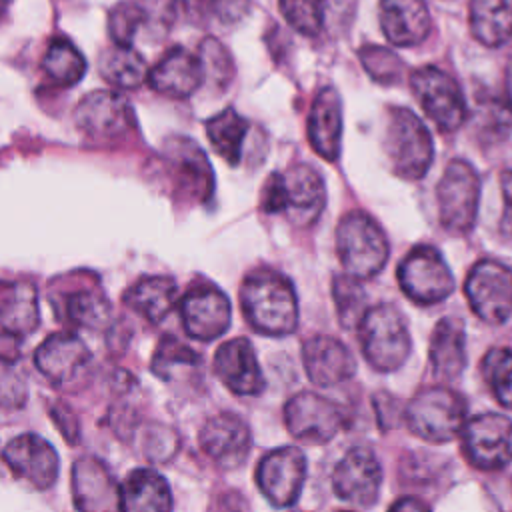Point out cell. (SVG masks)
I'll return each mask as SVG.
<instances>
[{"mask_svg": "<svg viewBox=\"0 0 512 512\" xmlns=\"http://www.w3.org/2000/svg\"><path fill=\"white\" fill-rule=\"evenodd\" d=\"M120 512H172L168 482L152 468L132 470L120 484Z\"/></svg>", "mask_w": 512, "mask_h": 512, "instance_id": "obj_26", "label": "cell"}, {"mask_svg": "<svg viewBox=\"0 0 512 512\" xmlns=\"http://www.w3.org/2000/svg\"><path fill=\"white\" fill-rule=\"evenodd\" d=\"M360 62L380 84H392L402 74V60L384 46H364L360 50Z\"/></svg>", "mask_w": 512, "mask_h": 512, "instance_id": "obj_39", "label": "cell"}, {"mask_svg": "<svg viewBox=\"0 0 512 512\" xmlns=\"http://www.w3.org/2000/svg\"><path fill=\"white\" fill-rule=\"evenodd\" d=\"M362 354L380 372L398 370L410 354V332L406 318L392 304L368 308L358 324Z\"/></svg>", "mask_w": 512, "mask_h": 512, "instance_id": "obj_5", "label": "cell"}, {"mask_svg": "<svg viewBox=\"0 0 512 512\" xmlns=\"http://www.w3.org/2000/svg\"><path fill=\"white\" fill-rule=\"evenodd\" d=\"M246 132L248 122L234 108H224L206 122V134L212 148L232 166L240 160Z\"/></svg>", "mask_w": 512, "mask_h": 512, "instance_id": "obj_32", "label": "cell"}, {"mask_svg": "<svg viewBox=\"0 0 512 512\" xmlns=\"http://www.w3.org/2000/svg\"><path fill=\"white\" fill-rule=\"evenodd\" d=\"M464 292L472 312L488 322L502 324L512 316V270L498 260H480L470 270Z\"/></svg>", "mask_w": 512, "mask_h": 512, "instance_id": "obj_10", "label": "cell"}, {"mask_svg": "<svg viewBox=\"0 0 512 512\" xmlns=\"http://www.w3.org/2000/svg\"><path fill=\"white\" fill-rule=\"evenodd\" d=\"M20 358V338L2 332L0 334V360L16 362Z\"/></svg>", "mask_w": 512, "mask_h": 512, "instance_id": "obj_44", "label": "cell"}, {"mask_svg": "<svg viewBox=\"0 0 512 512\" xmlns=\"http://www.w3.org/2000/svg\"><path fill=\"white\" fill-rule=\"evenodd\" d=\"M482 376L498 404L512 408V350L492 348L482 360Z\"/></svg>", "mask_w": 512, "mask_h": 512, "instance_id": "obj_36", "label": "cell"}, {"mask_svg": "<svg viewBox=\"0 0 512 512\" xmlns=\"http://www.w3.org/2000/svg\"><path fill=\"white\" fill-rule=\"evenodd\" d=\"M472 36L488 46L498 48L512 40V0H470Z\"/></svg>", "mask_w": 512, "mask_h": 512, "instance_id": "obj_30", "label": "cell"}, {"mask_svg": "<svg viewBox=\"0 0 512 512\" xmlns=\"http://www.w3.org/2000/svg\"><path fill=\"white\" fill-rule=\"evenodd\" d=\"M302 362L308 378L318 386H336L356 372V360L350 350L332 336H312L304 342Z\"/></svg>", "mask_w": 512, "mask_h": 512, "instance_id": "obj_22", "label": "cell"}, {"mask_svg": "<svg viewBox=\"0 0 512 512\" xmlns=\"http://www.w3.org/2000/svg\"><path fill=\"white\" fill-rule=\"evenodd\" d=\"M504 92H506V104L512 110V58L506 64V72H504Z\"/></svg>", "mask_w": 512, "mask_h": 512, "instance_id": "obj_46", "label": "cell"}, {"mask_svg": "<svg viewBox=\"0 0 512 512\" xmlns=\"http://www.w3.org/2000/svg\"><path fill=\"white\" fill-rule=\"evenodd\" d=\"M306 478V458L294 446L270 450L256 468V482L262 494L278 508L298 500Z\"/></svg>", "mask_w": 512, "mask_h": 512, "instance_id": "obj_13", "label": "cell"}, {"mask_svg": "<svg viewBox=\"0 0 512 512\" xmlns=\"http://www.w3.org/2000/svg\"><path fill=\"white\" fill-rule=\"evenodd\" d=\"M336 252L344 274L356 280L376 276L388 260V240L366 212L346 214L336 230Z\"/></svg>", "mask_w": 512, "mask_h": 512, "instance_id": "obj_4", "label": "cell"}, {"mask_svg": "<svg viewBox=\"0 0 512 512\" xmlns=\"http://www.w3.org/2000/svg\"><path fill=\"white\" fill-rule=\"evenodd\" d=\"M430 366L442 380H454L466 366V332L460 318H442L430 336Z\"/></svg>", "mask_w": 512, "mask_h": 512, "instance_id": "obj_27", "label": "cell"}, {"mask_svg": "<svg viewBox=\"0 0 512 512\" xmlns=\"http://www.w3.org/2000/svg\"><path fill=\"white\" fill-rule=\"evenodd\" d=\"M284 20L302 36H318L324 24V0H278Z\"/></svg>", "mask_w": 512, "mask_h": 512, "instance_id": "obj_38", "label": "cell"}, {"mask_svg": "<svg viewBox=\"0 0 512 512\" xmlns=\"http://www.w3.org/2000/svg\"><path fill=\"white\" fill-rule=\"evenodd\" d=\"M284 422L292 436L306 442L324 444L342 428L344 412L338 404L320 394L300 392L286 402Z\"/></svg>", "mask_w": 512, "mask_h": 512, "instance_id": "obj_12", "label": "cell"}, {"mask_svg": "<svg viewBox=\"0 0 512 512\" xmlns=\"http://www.w3.org/2000/svg\"><path fill=\"white\" fill-rule=\"evenodd\" d=\"M438 218L448 234H466L474 228L478 202H480V178L474 166L462 158H454L446 164L436 188Z\"/></svg>", "mask_w": 512, "mask_h": 512, "instance_id": "obj_7", "label": "cell"}, {"mask_svg": "<svg viewBox=\"0 0 512 512\" xmlns=\"http://www.w3.org/2000/svg\"><path fill=\"white\" fill-rule=\"evenodd\" d=\"M384 148L394 174L404 180H420L434 158V144L428 128L404 106L388 108Z\"/></svg>", "mask_w": 512, "mask_h": 512, "instance_id": "obj_3", "label": "cell"}, {"mask_svg": "<svg viewBox=\"0 0 512 512\" xmlns=\"http://www.w3.org/2000/svg\"><path fill=\"white\" fill-rule=\"evenodd\" d=\"M404 420L418 438L432 444L448 442L466 422V402L448 386H428L408 402Z\"/></svg>", "mask_w": 512, "mask_h": 512, "instance_id": "obj_6", "label": "cell"}, {"mask_svg": "<svg viewBox=\"0 0 512 512\" xmlns=\"http://www.w3.org/2000/svg\"><path fill=\"white\" fill-rule=\"evenodd\" d=\"M382 468L368 448H352L332 472V488L338 498L370 506L378 498Z\"/></svg>", "mask_w": 512, "mask_h": 512, "instance_id": "obj_18", "label": "cell"}, {"mask_svg": "<svg viewBox=\"0 0 512 512\" xmlns=\"http://www.w3.org/2000/svg\"><path fill=\"white\" fill-rule=\"evenodd\" d=\"M90 350L82 338L72 332L50 334L34 352L38 372L58 388L70 386L80 380L90 364Z\"/></svg>", "mask_w": 512, "mask_h": 512, "instance_id": "obj_15", "label": "cell"}, {"mask_svg": "<svg viewBox=\"0 0 512 512\" xmlns=\"http://www.w3.org/2000/svg\"><path fill=\"white\" fill-rule=\"evenodd\" d=\"M178 300V286L168 276H146L128 288L124 304L150 324L162 322Z\"/></svg>", "mask_w": 512, "mask_h": 512, "instance_id": "obj_28", "label": "cell"}, {"mask_svg": "<svg viewBox=\"0 0 512 512\" xmlns=\"http://www.w3.org/2000/svg\"><path fill=\"white\" fill-rule=\"evenodd\" d=\"M66 316L80 328L104 330L112 322V304L92 290L74 292L66 298Z\"/></svg>", "mask_w": 512, "mask_h": 512, "instance_id": "obj_35", "label": "cell"}, {"mask_svg": "<svg viewBox=\"0 0 512 512\" xmlns=\"http://www.w3.org/2000/svg\"><path fill=\"white\" fill-rule=\"evenodd\" d=\"M50 414H52L54 424H56L58 430L62 432V436H64L70 444H76V442H78V436H80V426H78V418H76V414L70 410V406H66V404H62V402H56V404H52Z\"/></svg>", "mask_w": 512, "mask_h": 512, "instance_id": "obj_42", "label": "cell"}, {"mask_svg": "<svg viewBox=\"0 0 512 512\" xmlns=\"http://www.w3.org/2000/svg\"><path fill=\"white\" fill-rule=\"evenodd\" d=\"M204 454L222 468H238L250 452V430L246 422L230 412L208 418L198 434Z\"/></svg>", "mask_w": 512, "mask_h": 512, "instance_id": "obj_19", "label": "cell"}, {"mask_svg": "<svg viewBox=\"0 0 512 512\" xmlns=\"http://www.w3.org/2000/svg\"><path fill=\"white\" fill-rule=\"evenodd\" d=\"M2 460L18 480H24L38 490L52 486L60 472L56 450L38 434H20L12 438L2 450Z\"/></svg>", "mask_w": 512, "mask_h": 512, "instance_id": "obj_16", "label": "cell"}, {"mask_svg": "<svg viewBox=\"0 0 512 512\" xmlns=\"http://www.w3.org/2000/svg\"><path fill=\"white\" fill-rule=\"evenodd\" d=\"M410 86L428 120L442 132L458 130L468 116L466 98L458 82L436 66H422L410 76Z\"/></svg>", "mask_w": 512, "mask_h": 512, "instance_id": "obj_8", "label": "cell"}, {"mask_svg": "<svg viewBox=\"0 0 512 512\" xmlns=\"http://www.w3.org/2000/svg\"><path fill=\"white\" fill-rule=\"evenodd\" d=\"M332 292H334V302H336L340 324L346 326V328L358 326L362 316L368 310L366 308V294L360 286V280H356L348 274L336 276L334 284H332Z\"/></svg>", "mask_w": 512, "mask_h": 512, "instance_id": "obj_37", "label": "cell"}, {"mask_svg": "<svg viewBox=\"0 0 512 512\" xmlns=\"http://www.w3.org/2000/svg\"><path fill=\"white\" fill-rule=\"evenodd\" d=\"M202 82V60L186 48L168 50L162 60L148 72V84L152 90L168 98H188L200 88Z\"/></svg>", "mask_w": 512, "mask_h": 512, "instance_id": "obj_23", "label": "cell"}, {"mask_svg": "<svg viewBox=\"0 0 512 512\" xmlns=\"http://www.w3.org/2000/svg\"><path fill=\"white\" fill-rule=\"evenodd\" d=\"M40 324L36 288L28 282L12 284L0 298V328L6 334L24 338Z\"/></svg>", "mask_w": 512, "mask_h": 512, "instance_id": "obj_29", "label": "cell"}, {"mask_svg": "<svg viewBox=\"0 0 512 512\" xmlns=\"http://www.w3.org/2000/svg\"><path fill=\"white\" fill-rule=\"evenodd\" d=\"M214 372L220 382L238 396H254L264 388L256 352L246 338H232L216 350Z\"/></svg>", "mask_w": 512, "mask_h": 512, "instance_id": "obj_21", "label": "cell"}, {"mask_svg": "<svg viewBox=\"0 0 512 512\" xmlns=\"http://www.w3.org/2000/svg\"><path fill=\"white\" fill-rule=\"evenodd\" d=\"M152 372L162 380H180L182 376L194 374L202 360L200 356L174 336H164L152 356Z\"/></svg>", "mask_w": 512, "mask_h": 512, "instance_id": "obj_34", "label": "cell"}, {"mask_svg": "<svg viewBox=\"0 0 512 512\" xmlns=\"http://www.w3.org/2000/svg\"><path fill=\"white\" fill-rule=\"evenodd\" d=\"M500 188L504 196V212L500 218V232L512 238V170L500 174Z\"/></svg>", "mask_w": 512, "mask_h": 512, "instance_id": "obj_43", "label": "cell"}, {"mask_svg": "<svg viewBox=\"0 0 512 512\" xmlns=\"http://www.w3.org/2000/svg\"><path fill=\"white\" fill-rule=\"evenodd\" d=\"M42 70L50 84L70 88L82 80L86 60L70 40H52L42 58Z\"/></svg>", "mask_w": 512, "mask_h": 512, "instance_id": "obj_33", "label": "cell"}, {"mask_svg": "<svg viewBox=\"0 0 512 512\" xmlns=\"http://www.w3.org/2000/svg\"><path fill=\"white\" fill-rule=\"evenodd\" d=\"M430 12L424 0H380V26L394 46H416L430 34Z\"/></svg>", "mask_w": 512, "mask_h": 512, "instance_id": "obj_25", "label": "cell"}, {"mask_svg": "<svg viewBox=\"0 0 512 512\" xmlns=\"http://www.w3.org/2000/svg\"><path fill=\"white\" fill-rule=\"evenodd\" d=\"M100 76L114 88L134 90L148 80L144 58L132 46L114 44L106 48L98 62Z\"/></svg>", "mask_w": 512, "mask_h": 512, "instance_id": "obj_31", "label": "cell"}, {"mask_svg": "<svg viewBox=\"0 0 512 512\" xmlns=\"http://www.w3.org/2000/svg\"><path fill=\"white\" fill-rule=\"evenodd\" d=\"M72 498L78 512H120V486L94 456H84L72 466Z\"/></svg>", "mask_w": 512, "mask_h": 512, "instance_id": "obj_20", "label": "cell"}, {"mask_svg": "<svg viewBox=\"0 0 512 512\" xmlns=\"http://www.w3.org/2000/svg\"><path fill=\"white\" fill-rule=\"evenodd\" d=\"M142 446H144V454L150 460H168L176 450L172 430H166L164 426H158V424L146 428Z\"/></svg>", "mask_w": 512, "mask_h": 512, "instance_id": "obj_41", "label": "cell"}, {"mask_svg": "<svg viewBox=\"0 0 512 512\" xmlns=\"http://www.w3.org/2000/svg\"><path fill=\"white\" fill-rule=\"evenodd\" d=\"M144 22V10L136 2H120L112 8L108 30L114 44L130 46L136 30Z\"/></svg>", "mask_w": 512, "mask_h": 512, "instance_id": "obj_40", "label": "cell"}, {"mask_svg": "<svg viewBox=\"0 0 512 512\" xmlns=\"http://www.w3.org/2000/svg\"><path fill=\"white\" fill-rule=\"evenodd\" d=\"M342 100L336 88H322L310 108L308 140L324 160H336L342 146Z\"/></svg>", "mask_w": 512, "mask_h": 512, "instance_id": "obj_24", "label": "cell"}, {"mask_svg": "<svg viewBox=\"0 0 512 512\" xmlns=\"http://www.w3.org/2000/svg\"><path fill=\"white\" fill-rule=\"evenodd\" d=\"M178 308L186 334L196 340H214L222 336L230 326V300L216 286L200 284L190 288L182 296Z\"/></svg>", "mask_w": 512, "mask_h": 512, "instance_id": "obj_14", "label": "cell"}, {"mask_svg": "<svg viewBox=\"0 0 512 512\" xmlns=\"http://www.w3.org/2000/svg\"><path fill=\"white\" fill-rule=\"evenodd\" d=\"M398 284L416 304H436L454 292V276L432 246H416L406 254L398 266Z\"/></svg>", "mask_w": 512, "mask_h": 512, "instance_id": "obj_9", "label": "cell"}, {"mask_svg": "<svg viewBox=\"0 0 512 512\" xmlns=\"http://www.w3.org/2000/svg\"><path fill=\"white\" fill-rule=\"evenodd\" d=\"M240 304L248 324L268 336H286L298 324V300L292 282L276 270L258 268L240 288Z\"/></svg>", "mask_w": 512, "mask_h": 512, "instance_id": "obj_1", "label": "cell"}, {"mask_svg": "<svg viewBox=\"0 0 512 512\" xmlns=\"http://www.w3.org/2000/svg\"><path fill=\"white\" fill-rule=\"evenodd\" d=\"M74 122L86 136L110 140L128 132L132 126V108L118 92L94 90L78 102Z\"/></svg>", "mask_w": 512, "mask_h": 512, "instance_id": "obj_17", "label": "cell"}, {"mask_svg": "<svg viewBox=\"0 0 512 512\" xmlns=\"http://www.w3.org/2000/svg\"><path fill=\"white\" fill-rule=\"evenodd\" d=\"M260 200L266 214H284L296 226H310L326 206V186L314 168L300 164L270 174Z\"/></svg>", "mask_w": 512, "mask_h": 512, "instance_id": "obj_2", "label": "cell"}, {"mask_svg": "<svg viewBox=\"0 0 512 512\" xmlns=\"http://www.w3.org/2000/svg\"><path fill=\"white\" fill-rule=\"evenodd\" d=\"M6 2H8V0H0V16H2V12H4V8H6Z\"/></svg>", "mask_w": 512, "mask_h": 512, "instance_id": "obj_47", "label": "cell"}, {"mask_svg": "<svg viewBox=\"0 0 512 512\" xmlns=\"http://www.w3.org/2000/svg\"><path fill=\"white\" fill-rule=\"evenodd\" d=\"M462 448L466 458L482 470H496L512 460V420L488 412L478 414L462 426Z\"/></svg>", "mask_w": 512, "mask_h": 512, "instance_id": "obj_11", "label": "cell"}, {"mask_svg": "<svg viewBox=\"0 0 512 512\" xmlns=\"http://www.w3.org/2000/svg\"><path fill=\"white\" fill-rule=\"evenodd\" d=\"M388 512H430L428 506L418 498H400L396 500Z\"/></svg>", "mask_w": 512, "mask_h": 512, "instance_id": "obj_45", "label": "cell"}]
</instances>
